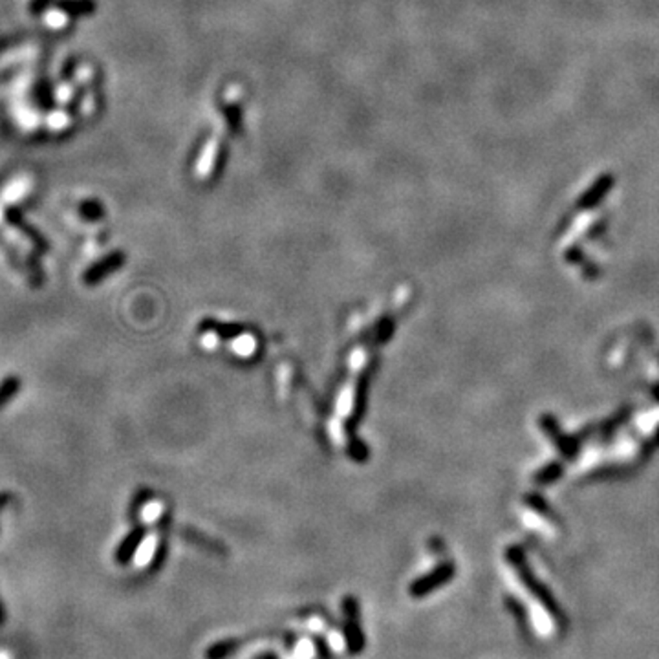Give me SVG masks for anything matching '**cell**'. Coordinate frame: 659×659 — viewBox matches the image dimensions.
<instances>
[{"instance_id":"1","label":"cell","mask_w":659,"mask_h":659,"mask_svg":"<svg viewBox=\"0 0 659 659\" xmlns=\"http://www.w3.org/2000/svg\"><path fill=\"white\" fill-rule=\"evenodd\" d=\"M505 559H507V562H510V564L517 569L518 579L522 581L524 588H526V590L529 591V594L533 595V597H535V599L539 601L544 608H546V612L552 616V619L555 621L557 625L564 630L566 626H568V619H566L562 608L559 606V603L555 601L552 591L544 586L542 582H540L539 579L533 575V571H531L529 564H527V561H526V555H524L522 548H518V546H510L507 552H505Z\"/></svg>"},{"instance_id":"2","label":"cell","mask_w":659,"mask_h":659,"mask_svg":"<svg viewBox=\"0 0 659 659\" xmlns=\"http://www.w3.org/2000/svg\"><path fill=\"white\" fill-rule=\"evenodd\" d=\"M343 638L348 654H363V650L367 648V636H364L363 626H361V610L356 597H347V599L343 601Z\"/></svg>"},{"instance_id":"3","label":"cell","mask_w":659,"mask_h":659,"mask_svg":"<svg viewBox=\"0 0 659 659\" xmlns=\"http://www.w3.org/2000/svg\"><path fill=\"white\" fill-rule=\"evenodd\" d=\"M456 575V564L453 562H443V564L436 566L433 571H428V574L421 575V577L416 579L414 582L408 588V594L414 597V599H421V597H427L433 591L440 590L450 582Z\"/></svg>"},{"instance_id":"4","label":"cell","mask_w":659,"mask_h":659,"mask_svg":"<svg viewBox=\"0 0 659 659\" xmlns=\"http://www.w3.org/2000/svg\"><path fill=\"white\" fill-rule=\"evenodd\" d=\"M540 427L546 431V434L552 438L553 443L561 449V453L564 454V456H568V458L575 456V453H577V443L574 441V438H568L562 434L555 418H552V416H542V418H540Z\"/></svg>"},{"instance_id":"5","label":"cell","mask_w":659,"mask_h":659,"mask_svg":"<svg viewBox=\"0 0 659 659\" xmlns=\"http://www.w3.org/2000/svg\"><path fill=\"white\" fill-rule=\"evenodd\" d=\"M6 220H8L9 226L17 227L19 231L24 233V236L31 240V244L35 246V249H39V251H46L48 242L44 240V236L41 235V233L37 231V229H33L31 226H28L26 220H24V216H22L21 209H17V207H9V209H6Z\"/></svg>"},{"instance_id":"6","label":"cell","mask_w":659,"mask_h":659,"mask_svg":"<svg viewBox=\"0 0 659 659\" xmlns=\"http://www.w3.org/2000/svg\"><path fill=\"white\" fill-rule=\"evenodd\" d=\"M121 265V255H110V257L103 258V260L95 262L92 265L90 270H86L85 275H83V280L88 286H94V284L101 283L108 273H112L114 270H117Z\"/></svg>"},{"instance_id":"7","label":"cell","mask_w":659,"mask_h":659,"mask_svg":"<svg viewBox=\"0 0 659 659\" xmlns=\"http://www.w3.org/2000/svg\"><path fill=\"white\" fill-rule=\"evenodd\" d=\"M240 641L238 639H222L216 641L206 650V659H229L235 652H238Z\"/></svg>"},{"instance_id":"8","label":"cell","mask_w":659,"mask_h":659,"mask_svg":"<svg viewBox=\"0 0 659 659\" xmlns=\"http://www.w3.org/2000/svg\"><path fill=\"white\" fill-rule=\"evenodd\" d=\"M22 389V379L19 376H6L0 381V411L8 405L9 401H14L19 396Z\"/></svg>"},{"instance_id":"9","label":"cell","mask_w":659,"mask_h":659,"mask_svg":"<svg viewBox=\"0 0 659 659\" xmlns=\"http://www.w3.org/2000/svg\"><path fill=\"white\" fill-rule=\"evenodd\" d=\"M139 542H142V533H139V531H136V533H132L130 537H127V539L121 542L120 548L116 549V562H120V564H127V562H129L134 557L136 549L139 548Z\"/></svg>"},{"instance_id":"10","label":"cell","mask_w":659,"mask_h":659,"mask_svg":"<svg viewBox=\"0 0 659 659\" xmlns=\"http://www.w3.org/2000/svg\"><path fill=\"white\" fill-rule=\"evenodd\" d=\"M505 606H507V610L515 616V621H517V625L520 626V630L526 632V628H529V617H527L526 606L518 599H515V597H507V599H505Z\"/></svg>"},{"instance_id":"11","label":"cell","mask_w":659,"mask_h":659,"mask_svg":"<svg viewBox=\"0 0 659 659\" xmlns=\"http://www.w3.org/2000/svg\"><path fill=\"white\" fill-rule=\"evenodd\" d=\"M562 473H564V467H562L561 463H549V465H546L544 469H540V471L537 473L535 482L540 485H549L552 482L561 478Z\"/></svg>"},{"instance_id":"12","label":"cell","mask_w":659,"mask_h":659,"mask_svg":"<svg viewBox=\"0 0 659 659\" xmlns=\"http://www.w3.org/2000/svg\"><path fill=\"white\" fill-rule=\"evenodd\" d=\"M90 2L88 0H59L57 8L60 11H65L68 15H83L90 9Z\"/></svg>"},{"instance_id":"13","label":"cell","mask_w":659,"mask_h":659,"mask_svg":"<svg viewBox=\"0 0 659 659\" xmlns=\"http://www.w3.org/2000/svg\"><path fill=\"white\" fill-rule=\"evenodd\" d=\"M81 213H83V216L92 220V218H97L99 214H101V209H99L97 204H94V201H85L81 207Z\"/></svg>"},{"instance_id":"14","label":"cell","mask_w":659,"mask_h":659,"mask_svg":"<svg viewBox=\"0 0 659 659\" xmlns=\"http://www.w3.org/2000/svg\"><path fill=\"white\" fill-rule=\"evenodd\" d=\"M48 6H50V0H30L28 9H30L33 15H41Z\"/></svg>"},{"instance_id":"15","label":"cell","mask_w":659,"mask_h":659,"mask_svg":"<svg viewBox=\"0 0 659 659\" xmlns=\"http://www.w3.org/2000/svg\"><path fill=\"white\" fill-rule=\"evenodd\" d=\"M529 504L535 507L537 511H542V513H548V505L544 504L542 498L539 497H529Z\"/></svg>"},{"instance_id":"16","label":"cell","mask_w":659,"mask_h":659,"mask_svg":"<svg viewBox=\"0 0 659 659\" xmlns=\"http://www.w3.org/2000/svg\"><path fill=\"white\" fill-rule=\"evenodd\" d=\"M4 621H6V608H4V604H2V601H0V626L4 625Z\"/></svg>"},{"instance_id":"17","label":"cell","mask_w":659,"mask_h":659,"mask_svg":"<svg viewBox=\"0 0 659 659\" xmlns=\"http://www.w3.org/2000/svg\"><path fill=\"white\" fill-rule=\"evenodd\" d=\"M652 392H654V398L659 401V385L654 386V390H652Z\"/></svg>"},{"instance_id":"18","label":"cell","mask_w":659,"mask_h":659,"mask_svg":"<svg viewBox=\"0 0 659 659\" xmlns=\"http://www.w3.org/2000/svg\"><path fill=\"white\" fill-rule=\"evenodd\" d=\"M658 441H659V431H658Z\"/></svg>"}]
</instances>
